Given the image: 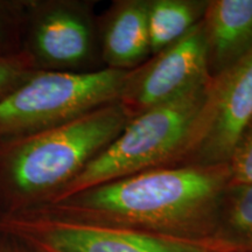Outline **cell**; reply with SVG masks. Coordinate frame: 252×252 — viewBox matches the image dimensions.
<instances>
[{
  "label": "cell",
  "instance_id": "15",
  "mask_svg": "<svg viewBox=\"0 0 252 252\" xmlns=\"http://www.w3.org/2000/svg\"><path fill=\"white\" fill-rule=\"evenodd\" d=\"M228 165L230 186L252 185V121L239 138Z\"/></svg>",
  "mask_w": 252,
  "mask_h": 252
},
{
  "label": "cell",
  "instance_id": "3",
  "mask_svg": "<svg viewBox=\"0 0 252 252\" xmlns=\"http://www.w3.org/2000/svg\"><path fill=\"white\" fill-rule=\"evenodd\" d=\"M209 81L132 118L50 203L94 186L151 169L181 165L206 99Z\"/></svg>",
  "mask_w": 252,
  "mask_h": 252
},
{
  "label": "cell",
  "instance_id": "11",
  "mask_svg": "<svg viewBox=\"0 0 252 252\" xmlns=\"http://www.w3.org/2000/svg\"><path fill=\"white\" fill-rule=\"evenodd\" d=\"M207 1L149 0L147 31L151 54L167 48L202 20Z\"/></svg>",
  "mask_w": 252,
  "mask_h": 252
},
{
  "label": "cell",
  "instance_id": "5",
  "mask_svg": "<svg viewBox=\"0 0 252 252\" xmlns=\"http://www.w3.org/2000/svg\"><path fill=\"white\" fill-rule=\"evenodd\" d=\"M0 229L53 252H245L222 237H180L41 213L0 219Z\"/></svg>",
  "mask_w": 252,
  "mask_h": 252
},
{
  "label": "cell",
  "instance_id": "14",
  "mask_svg": "<svg viewBox=\"0 0 252 252\" xmlns=\"http://www.w3.org/2000/svg\"><path fill=\"white\" fill-rule=\"evenodd\" d=\"M36 71L31 59L23 50L0 53V100Z\"/></svg>",
  "mask_w": 252,
  "mask_h": 252
},
{
  "label": "cell",
  "instance_id": "1",
  "mask_svg": "<svg viewBox=\"0 0 252 252\" xmlns=\"http://www.w3.org/2000/svg\"><path fill=\"white\" fill-rule=\"evenodd\" d=\"M229 186L228 163L169 166L94 186L28 213L180 237H220Z\"/></svg>",
  "mask_w": 252,
  "mask_h": 252
},
{
  "label": "cell",
  "instance_id": "12",
  "mask_svg": "<svg viewBox=\"0 0 252 252\" xmlns=\"http://www.w3.org/2000/svg\"><path fill=\"white\" fill-rule=\"evenodd\" d=\"M220 236L245 252H252V185L226 189L220 208Z\"/></svg>",
  "mask_w": 252,
  "mask_h": 252
},
{
  "label": "cell",
  "instance_id": "6",
  "mask_svg": "<svg viewBox=\"0 0 252 252\" xmlns=\"http://www.w3.org/2000/svg\"><path fill=\"white\" fill-rule=\"evenodd\" d=\"M91 7L76 0H27L21 50L36 70L100 69L98 19Z\"/></svg>",
  "mask_w": 252,
  "mask_h": 252
},
{
  "label": "cell",
  "instance_id": "4",
  "mask_svg": "<svg viewBox=\"0 0 252 252\" xmlns=\"http://www.w3.org/2000/svg\"><path fill=\"white\" fill-rule=\"evenodd\" d=\"M126 70H36L0 100V145L56 127L118 102Z\"/></svg>",
  "mask_w": 252,
  "mask_h": 252
},
{
  "label": "cell",
  "instance_id": "10",
  "mask_svg": "<svg viewBox=\"0 0 252 252\" xmlns=\"http://www.w3.org/2000/svg\"><path fill=\"white\" fill-rule=\"evenodd\" d=\"M202 23L212 77L252 48V0H209Z\"/></svg>",
  "mask_w": 252,
  "mask_h": 252
},
{
  "label": "cell",
  "instance_id": "2",
  "mask_svg": "<svg viewBox=\"0 0 252 252\" xmlns=\"http://www.w3.org/2000/svg\"><path fill=\"white\" fill-rule=\"evenodd\" d=\"M131 121L118 102L0 145V219L52 202Z\"/></svg>",
  "mask_w": 252,
  "mask_h": 252
},
{
  "label": "cell",
  "instance_id": "8",
  "mask_svg": "<svg viewBox=\"0 0 252 252\" xmlns=\"http://www.w3.org/2000/svg\"><path fill=\"white\" fill-rule=\"evenodd\" d=\"M202 20L184 37L128 70L118 103L131 119L210 80Z\"/></svg>",
  "mask_w": 252,
  "mask_h": 252
},
{
  "label": "cell",
  "instance_id": "13",
  "mask_svg": "<svg viewBox=\"0 0 252 252\" xmlns=\"http://www.w3.org/2000/svg\"><path fill=\"white\" fill-rule=\"evenodd\" d=\"M27 0H0V53L21 50Z\"/></svg>",
  "mask_w": 252,
  "mask_h": 252
},
{
  "label": "cell",
  "instance_id": "16",
  "mask_svg": "<svg viewBox=\"0 0 252 252\" xmlns=\"http://www.w3.org/2000/svg\"><path fill=\"white\" fill-rule=\"evenodd\" d=\"M0 252H36V250L23 238L0 229Z\"/></svg>",
  "mask_w": 252,
  "mask_h": 252
},
{
  "label": "cell",
  "instance_id": "17",
  "mask_svg": "<svg viewBox=\"0 0 252 252\" xmlns=\"http://www.w3.org/2000/svg\"><path fill=\"white\" fill-rule=\"evenodd\" d=\"M31 244V243H30ZM31 245H33V244H31ZM34 247V249H35L36 250V252H53V251H50V250H48V249H45V248H40V247H35V245H33Z\"/></svg>",
  "mask_w": 252,
  "mask_h": 252
},
{
  "label": "cell",
  "instance_id": "9",
  "mask_svg": "<svg viewBox=\"0 0 252 252\" xmlns=\"http://www.w3.org/2000/svg\"><path fill=\"white\" fill-rule=\"evenodd\" d=\"M100 62L104 68L132 70L151 53L146 0L113 2L98 19Z\"/></svg>",
  "mask_w": 252,
  "mask_h": 252
},
{
  "label": "cell",
  "instance_id": "7",
  "mask_svg": "<svg viewBox=\"0 0 252 252\" xmlns=\"http://www.w3.org/2000/svg\"><path fill=\"white\" fill-rule=\"evenodd\" d=\"M252 121V48L213 76L181 165H226Z\"/></svg>",
  "mask_w": 252,
  "mask_h": 252
}]
</instances>
